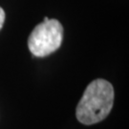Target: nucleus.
Returning <instances> with one entry per match:
<instances>
[{"label": "nucleus", "instance_id": "1", "mask_svg": "<svg viewBox=\"0 0 129 129\" xmlns=\"http://www.w3.org/2000/svg\"><path fill=\"white\" fill-rule=\"evenodd\" d=\"M114 95V88L109 81L102 78L93 80L86 87L77 106L78 120L85 125L103 120L112 110Z\"/></svg>", "mask_w": 129, "mask_h": 129}, {"label": "nucleus", "instance_id": "3", "mask_svg": "<svg viewBox=\"0 0 129 129\" xmlns=\"http://www.w3.org/2000/svg\"><path fill=\"white\" fill-rule=\"evenodd\" d=\"M4 21H5V12L4 10L0 7V30L3 27Z\"/></svg>", "mask_w": 129, "mask_h": 129}, {"label": "nucleus", "instance_id": "2", "mask_svg": "<svg viewBox=\"0 0 129 129\" xmlns=\"http://www.w3.org/2000/svg\"><path fill=\"white\" fill-rule=\"evenodd\" d=\"M63 40V27L58 20L44 17V21L33 30L28 38V47L37 57H44L55 52Z\"/></svg>", "mask_w": 129, "mask_h": 129}]
</instances>
